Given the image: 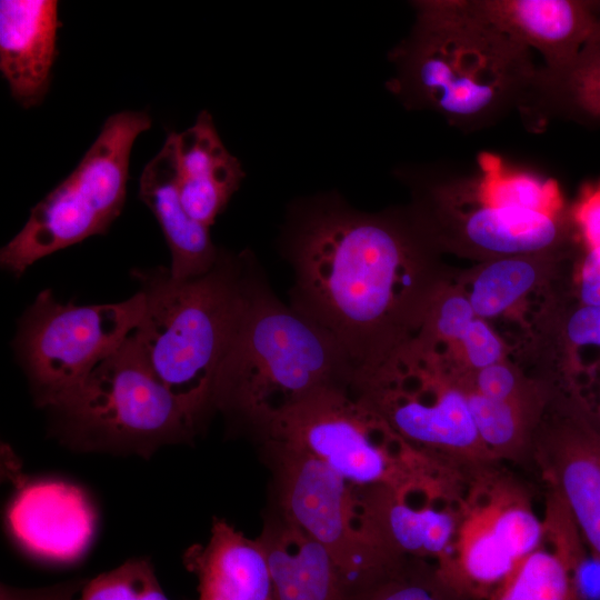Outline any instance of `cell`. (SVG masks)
<instances>
[{
	"label": "cell",
	"instance_id": "6da1fadb",
	"mask_svg": "<svg viewBox=\"0 0 600 600\" xmlns=\"http://www.w3.org/2000/svg\"><path fill=\"white\" fill-rule=\"evenodd\" d=\"M430 247L414 221L334 197L310 200L288 226L291 304L327 329L358 371L419 330L441 283L432 278Z\"/></svg>",
	"mask_w": 600,
	"mask_h": 600
},
{
	"label": "cell",
	"instance_id": "7a4b0ae2",
	"mask_svg": "<svg viewBox=\"0 0 600 600\" xmlns=\"http://www.w3.org/2000/svg\"><path fill=\"white\" fill-rule=\"evenodd\" d=\"M413 28L392 53L388 88L409 108L474 127L518 102L537 82L530 50L482 19L469 0L414 2Z\"/></svg>",
	"mask_w": 600,
	"mask_h": 600
},
{
	"label": "cell",
	"instance_id": "3957f363",
	"mask_svg": "<svg viewBox=\"0 0 600 600\" xmlns=\"http://www.w3.org/2000/svg\"><path fill=\"white\" fill-rule=\"evenodd\" d=\"M356 367L316 320L281 302L251 273L244 307L221 366L213 409L257 436L283 410L330 387L351 386Z\"/></svg>",
	"mask_w": 600,
	"mask_h": 600
},
{
	"label": "cell",
	"instance_id": "277c9868",
	"mask_svg": "<svg viewBox=\"0 0 600 600\" xmlns=\"http://www.w3.org/2000/svg\"><path fill=\"white\" fill-rule=\"evenodd\" d=\"M253 268L244 252H220L214 267L197 278L176 279L162 267L132 272L146 299L132 333L157 377L198 427L213 410L217 380Z\"/></svg>",
	"mask_w": 600,
	"mask_h": 600
},
{
	"label": "cell",
	"instance_id": "5b68a950",
	"mask_svg": "<svg viewBox=\"0 0 600 600\" xmlns=\"http://www.w3.org/2000/svg\"><path fill=\"white\" fill-rule=\"evenodd\" d=\"M477 164L470 177L429 187L413 220L429 243L488 260L558 252L569 230L558 182L489 152Z\"/></svg>",
	"mask_w": 600,
	"mask_h": 600
},
{
	"label": "cell",
	"instance_id": "8992f818",
	"mask_svg": "<svg viewBox=\"0 0 600 600\" xmlns=\"http://www.w3.org/2000/svg\"><path fill=\"white\" fill-rule=\"evenodd\" d=\"M258 438L320 460L357 488L448 492V464L406 442L350 386L310 394L272 418Z\"/></svg>",
	"mask_w": 600,
	"mask_h": 600
},
{
	"label": "cell",
	"instance_id": "52a82bcc",
	"mask_svg": "<svg viewBox=\"0 0 600 600\" xmlns=\"http://www.w3.org/2000/svg\"><path fill=\"white\" fill-rule=\"evenodd\" d=\"M150 126L143 111L110 116L77 168L31 209L24 227L2 247L1 267L21 277L39 259L106 233L124 204L133 142Z\"/></svg>",
	"mask_w": 600,
	"mask_h": 600
},
{
	"label": "cell",
	"instance_id": "ba28073f",
	"mask_svg": "<svg viewBox=\"0 0 600 600\" xmlns=\"http://www.w3.org/2000/svg\"><path fill=\"white\" fill-rule=\"evenodd\" d=\"M73 440L150 452L199 428L160 381L131 333L54 408Z\"/></svg>",
	"mask_w": 600,
	"mask_h": 600
},
{
	"label": "cell",
	"instance_id": "9c48e42d",
	"mask_svg": "<svg viewBox=\"0 0 600 600\" xmlns=\"http://www.w3.org/2000/svg\"><path fill=\"white\" fill-rule=\"evenodd\" d=\"M141 291L116 303L78 306L40 292L21 318L13 346L36 401L56 408L137 329Z\"/></svg>",
	"mask_w": 600,
	"mask_h": 600
},
{
	"label": "cell",
	"instance_id": "30bf717a",
	"mask_svg": "<svg viewBox=\"0 0 600 600\" xmlns=\"http://www.w3.org/2000/svg\"><path fill=\"white\" fill-rule=\"evenodd\" d=\"M271 469L274 508L326 547L356 576L380 583L404 560L363 531L356 488L320 460L276 441H262Z\"/></svg>",
	"mask_w": 600,
	"mask_h": 600
},
{
	"label": "cell",
	"instance_id": "8fae6325",
	"mask_svg": "<svg viewBox=\"0 0 600 600\" xmlns=\"http://www.w3.org/2000/svg\"><path fill=\"white\" fill-rule=\"evenodd\" d=\"M543 540L544 523L522 490L503 480H489L462 503L453 559L444 570L436 571L458 598L488 600Z\"/></svg>",
	"mask_w": 600,
	"mask_h": 600
},
{
	"label": "cell",
	"instance_id": "7c38bea8",
	"mask_svg": "<svg viewBox=\"0 0 600 600\" xmlns=\"http://www.w3.org/2000/svg\"><path fill=\"white\" fill-rule=\"evenodd\" d=\"M258 538L266 551L274 600H368L380 584L348 570L274 507Z\"/></svg>",
	"mask_w": 600,
	"mask_h": 600
},
{
	"label": "cell",
	"instance_id": "4fadbf2b",
	"mask_svg": "<svg viewBox=\"0 0 600 600\" xmlns=\"http://www.w3.org/2000/svg\"><path fill=\"white\" fill-rule=\"evenodd\" d=\"M356 488L363 531L388 553L399 558H432L436 569H446L453 559L459 509L438 506L446 497H426L410 503V494L384 487Z\"/></svg>",
	"mask_w": 600,
	"mask_h": 600
},
{
	"label": "cell",
	"instance_id": "5bb4252c",
	"mask_svg": "<svg viewBox=\"0 0 600 600\" xmlns=\"http://www.w3.org/2000/svg\"><path fill=\"white\" fill-rule=\"evenodd\" d=\"M471 8L496 29L524 48L538 51L541 72L557 76L576 60L600 17L599 1L469 0Z\"/></svg>",
	"mask_w": 600,
	"mask_h": 600
},
{
	"label": "cell",
	"instance_id": "9a60e30c",
	"mask_svg": "<svg viewBox=\"0 0 600 600\" xmlns=\"http://www.w3.org/2000/svg\"><path fill=\"white\" fill-rule=\"evenodd\" d=\"M8 519L27 550L54 561L78 558L94 529L93 510L83 492L53 480L23 484L12 500Z\"/></svg>",
	"mask_w": 600,
	"mask_h": 600
},
{
	"label": "cell",
	"instance_id": "2e32d148",
	"mask_svg": "<svg viewBox=\"0 0 600 600\" xmlns=\"http://www.w3.org/2000/svg\"><path fill=\"white\" fill-rule=\"evenodd\" d=\"M536 452L553 492L600 562V432L573 418L539 439Z\"/></svg>",
	"mask_w": 600,
	"mask_h": 600
},
{
	"label": "cell",
	"instance_id": "e0dca14e",
	"mask_svg": "<svg viewBox=\"0 0 600 600\" xmlns=\"http://www.w3.org/2000/svg\"><path fill=\"white\" fill-rule=\"evenodd\" d=\"M60 26L56 0L0 1V69L26 109L49 91Z\"/></svg>",
	"mask_w": 600,
	"mask_h": 600
},
{
	"label": "cell",
	"instance_id": "ac0fdd59",
	"mask_svg": "<svg viewBox=\"0 0 600 600\" xmlns=\"http://www.w3.org/2000/svg\"><path fill=\"white\" fill-rule=\"evenodd\" d=\"M139 198L158 220L171 252L170 273L191 279L209 272L220 252L210 228L194 220L182 206L178 188L177 133L170 132L161 150L146 164Z\"/></svg>",
	"mask_w": 600,
	"mask_h": 600
},
{
	"label": "cell",
	"instance_id": "d6986e66",
	"mask_svg": "<svg viewBox=\"0 0 600 600\" xmlns=\"http://www.w3.org/2000/svg\"><path fill=\"white\" fill-rule=\"evenodd\" d=\"M183 561L198 578L199 600H274L261 541L222 519L213 520L208 543L191 547Z\"/></svg>",
	"mask_w": 600,
	"mask_h": 600
},
{
	"label": "cell",
	"instance_id": "ffe728a7",
	"mask_svg": "<svg viewBox=\"0 0 600 600\" xmlns=\"http://www.w3.org/2000/svg\"><path fill=\"white\" fill-rule=\"evenodd\" d=\"M178 188L182 206L200 223L211 227L239 189L244 172L223 144L211 114L177 133Z\"/></svg>",
	"mask_w": 600,
	"mask_h": 600
},
{
	"label": "cell",
	"instance_id": "44dd1931",
	"mask_svg": "<svg viewBox=\"0 0 600 600\" xmlns=\"http://www.w3.org/2000/svg\"><path fill=\"white\" fill-rule=\"evenodd\" d=\"M586 556L580 546L551 540L524 557L488 600H582L574 568Z\"/></svg>",
	"mask_w": 600,
	"mask_h": 600
},
{
	"label": "cell",
	"instance_id": "7402d4cb",
	"mask_svg": "<svg viewBox=\"0 0 600 600\" xmlns=\"http://www.w3.org/2000/svg\"><path fill=\"white\" fill-rule=\"evenodd\" d=\"M556 253L494 258L480 266L467 294L476 316L487 320L512 309L541 283Z\"/></svg>",
	"mask_w": 600,
	"mask_h": 600
},
{
	"label": "cell",
	"instance_id": "603a6c76",
	"mask_svg": "<svg viewBox=\"0 0 600 600\" xmlns=\"http://www.w3.org/2000/svg\"><path fill=\"white\" fill-rule=\"evenodd\" d=\"M462 383L479 437L490 457L520 456L531 442L537 408L490 399Z\"/></svg>",
	"mask_w": 600,
	"mask_h": 600
},
{
	"label": "cell",
	"instance_id": "cb8c5ba5",
	"mask_svg": "<svg viewBox=\"0 0 600 600\" xmlns=\"http://www.w3.org/2000/svg\"><path fill=\"white\" fill-rule=\"evenodd\" d=\"M536 84L553 87L579 110L600 119V17L573 63L557 76L539 72Z\"/></svg>",
	"mask_w": 600,
	"mask_h": 600
},
{
	"label": "cell",
	"instance_id": "d4e9b609",
	"mask_svg": "<svg viewBox=\"0 0 600 600\" xmlns=\"http://www.w3.org/2000/svg\"><path fill=\"white\" fill-rule=\"evenodd\" d=\"M81 600H168L152 566L132 559L86 582Z\"/></svg>",
	"mask_w": 600,
	"mask_h": 600
},
{
	"label": "cell",
	"instance_id": "484cf974",
	"mask_svg": "<svg viewBox=\"0 0 600 600\" xmlns=\"http://www.w3.org/2000/svg\"><path fill=\"white\" fill-rule=\"evenodd\" d=\"M451 592L422 559L407 558L381 582L368 600H454Z\"/></svg>",
	"mask_w": 600,
	"mask_h": 600
},
{
	"label": "cell",
	"instance_id": "4316f807",
	"mask_svg": "<svg viewBox=\"0 0 600 600\" xmlns=\"http://www.w3.org/2000/svg\"><path fill=\"white\" fill-rule=\"evenodd\" d=\"M463 382L490 399L532 408H538L540 403L530 383L504 360L472 372L470 381Z\"/></svg>",
	"mask_w": 600,
	"mask_h": 600
},
{
	"label": "cell",
	"instance_id": "83f0119b",
	"mask_svg": "<svg viewBox=\"0 0 600 600\" xmlns=\"http://www.w3.org/2000/svg\"><path fill=\"white\" fill-rule=\"evenodd\" d=\"M570 212L584 247L582 259L600 264V181L581 189Z\"/></svg>",
	"mask_w": 600,
	"mask_h": 600
},
{
	"label": "cell",
	"instance_id": "f1b7e54d",
	"mask_svg": "<svg viewBox=\"0 0 600 600\" xmlns=\"http://www.w3.org/2000/svg\"><path fill=\"white\" fill-rule=\"evenodd\" d=\"M450 352L461 353L472 372L504 360L506 347L486 320L477 318ZM471 372V373H472Z\"/></svg>",
	"mask_w": 600,
	"mask_h": 600
},
{
	"label": "cell",
	"instance_id": "f546056e",
	"mask_svg": "<svg viewBox=\"0 0 600 600\" xmlns=\"http://www.w3.org/2000/svg\"><path fill=\"white\" fill-rule=\"evenodd\" d=\"M564 338L571 348L600 349V306L580 304L567 318Z\"/></svg>",
	"mask_w": 600,
	"mask_h": 600
},
{
	"label": "cell",
	"instance_id": "4dcf8cb0",
	"mask_svg": "<svg viewBox=\"0 0 600 600\" xmlns=\"http://www.w3.org/2000/svg\"><path fill=\"white\" fill-rule=\"evenodd\" d=\"M84 583L82 580H72L37 589H18L2 586L0 600H71L73 594L80 588H83Z\"/></svg>",
	"mask_w": 600,
	"mask_h": 600
},
{
	"label": "cell",
	"instance_id": "1f68e13d",
	"mask_svg": "<svg viewBox=\"0 0 600 600\" xmlns=\"http://www.w3.org/2000/svg\"><path fill=\"white\" fill-rule=\"evenodd\" d=\"M598 430H599V432H600V428H599Z\"/></svg>",
	"mask_w": 600,
	"mask_h": 600
},
{
	"label": "cell",
	"instance_id": "d6a6232c",
	"mask_svg": "<svg viewBox=\"0 0 600 600\" xmlns=\"http://www.w3.org/2000/svg\"><path fill=\"white\" fill-rule=\"evenodd\" d=\"M600 2V1H599Z\"/></svg>",
	"mask_w": 600,
	"mask_h": 600
}]
</instances>
